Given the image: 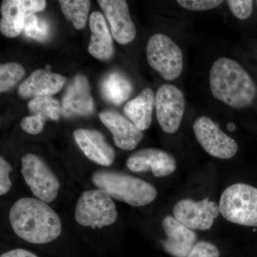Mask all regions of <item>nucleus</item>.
<instances>
[{
	"instance_id": "nucleus-1",
	"label": "nucleus",
	"mask_w": 257,
	"mask_h": 257,
	"mask_svg": "<svg viewBox=\"0 0 257 257\" xmlns=\"http://www.w3.org/2000/svg\"><path fill=\"white\" fill-rule=\"evenodd\" d=\"M9 219L15 234L28 242L50 243L62 233L60 216L47 203L37 198L18 199L10 209Z\"/></svg>"
},
{
	"instance_id": "nucleus-23",
	"label": "nucleus",
	"mask_w": 257,
	"mask_h": 257,
	"mask_svg": "<svg viewBox=\"0 0 257 257\" xmlns=\"http://www.w3.org/2000/svg\"><path fill=\"white\" fill-rule=\"evenodd\" d=\"M28 109L32 115L40 114L47 120L57 121L62 114V105L52 96H39L29 101Z\"/></svg>"
},
{
	"instance_id": "nucleus-12",
	"label": "nucleus",
	"mask_w": 257,
	"mask_h": 257,
	"mask_svg": "<svg viewBox=\"0 0 257 257\" xmlns=\"http://www.w3.org/2000/svg\"><path fill=\"white\" fill-rule=\"evenodd\" d=\"M126 167L133 172H151L155 177H165L175 172L177 162L168 152L147 148L132 154L126 160Z\"/></svg>"
},
{
	"instance_id": "nucleus-29",
	"label": "nucleus",
	"mask_w": 257,
	"mask_h": 257,
	"mask_svg": "<svg viewBox=\"0 0 257 257\" xmlns=\"http://www.w3.org/2000/svg\"><path fill=\"white\" fill-rule=\"evenodd\" d=\"M220 252L215 245L207 241H198L188 257H219Z\"/></svg>"
},
{
	"instance_id": "nucleus-5",
	"label": "nucleus",
	"mask_w": 257,
	"mask_h": 257,
	"mask_svg": "<svg viewBox=\"0 0 257 257\" xmlns=\"http://www.w3.org/2000/svg\"><path fill=\"white\" fill-rule=\"evenodd\" d=\"M74 216L81 226L101 229L114 224L118 214L112 198L104 190L97 189L81 194L76 204Z\"/></svg>"
},
{
	"instance_id": "nucleus-26",
	"label": "nucleus",
	"mask_w": 257,
	"mask_h": 257,
	"mask_svg": "<svg viewBox=\"0 0 257 257\" xmlns=\"http://www.w3.org/2000/svg\"><path fill=\"white\" fill-rule=\"evenodd\" d=\"M226 3L231 13L239 20H246L252 14L253 1L251 0H228Z\"/></svg>"
},
{
	"instance_id": "nucleus-27",
	"label": "nucleus",
	"mask_w": 257,
	"mask_h": 257,
	"mask_svg": "<svg viewBox=\"0 0 257 257\" xmlns=\"http://www.w3.org/2000/svg\"><path fill=\"white\" fill-rule=\"evenodd\" d=\"M184 9L190 11H205L214 9L223 3L221 0H178L177 1Z\"/></svg>"
},
{
	"instance_id": "nucleus-15",
	"label": "nucleus",
	"mask_w": 257,
	"mask_h": 257,
	"mask_svg": "<svg viewBox=\"0 0 257 257\" xmlns=\"http://www.w3.org/2000/svg\"><path fill=\"white\" fill-rule=\"evenodd\" d=\"M94 101L91 95L89 81L85 76H76L67 87L62 102L64 117L89 116L94 111Z\"/></svg>"
},
{
	"instance_id": "nucleus-8",
	"label": "nucleus",
	"mask_w": 257,
	"mask_h": 257,
	"mask_svg": "<svg viewBox=\"0 0 257 257\" xmlns=\"http://www.w3.org/2000/svg\"><path fill=\"white\" fill-rule=\"evenodd\" d=\"M193 130L198 143L211 156L228 160L238 151L236 142L207 116L198 117L193 124Z\"/></svg>"
},
{
	"instance_id": "nucleus-10",
	"label": "nucleus",
	"mask_w": 257,
	"mask_h": 257,
	"mask_svg": "<svg viewBox=\"0 0 257 257\" xmlns=\"http://www.w3.org/2000/svg\"><path fill=\"white\" fill-rule=\"evenodd\" d=\"M219 213V204L208 198L198 202L191 199H181L173 208L176 219L192 230L210 229Z\"/></svg>"
},
{
	"instance_id": "nucleus-28",
	"label": "nucleus",
	"mask_w": 257,
	"mask_h": 257,
	"mask_svg": "<svg viewBox=\"0 0 257 257\" xmlns=\"http://www.w3.org/2000/svg\"><path fill=\"white\" fill-rule=\"evenodd\" d=\"M47 120L40 114L31 115L24 118L20 123L24 131L30 135H37L42 133Z\"/></svg>"
},
{
	"instance_id": "nucleus-20",
	"label": "nucleus",
	"mask_w": 257,
	"mask_h": 257,
	"mask_svg": "<svg viewBox=\"0 0 257 257\" xmlns=\"http://www.w3.org/2000/svg\"><path fill=\"white\" fill-rule=\"evenodd\" d=\"M155 105V96L150 88L143 89L135 99L124 106V112L140 131L148 130L151 126L152 113Z\"/></svg>"
},
{
	"instance_id": "nucleus-31",
	"label": "nucleus",
	"mask_w": 257,
	"mask_h": 257,
	"mask_svg": "<svg viewBox=\"0 0 257 257\" xmlns=\"http://www.w3.org/2000/svg\"><path fill=\"white\" fill-rule=\"evenodd\" d=\"M0 257H38L35 253L23 248L10 250L1 255Z\"/></svg>"
},
{
	"instance_id": "nucleus-18",
	"label": "nucleus",
	"mask_w": 257,
	"mask_h": 257,
	"mask_svg": "<svg viewBox=\"0 0 257 257\" xmlns=\"http://www.w3.org/2000/svg\"><path fill=\"white\" fill-rule=\"evenodd\" d=\"M65 82V77L60 74L47 69H37L20 84L19 95L23 99L51 96L60 92Z\"/></svg>"
},
{
	"instance_id": "nucleus-16",
	"label": "nucleus",
	"mask_w": 257,
	"mask_h": 257,
	"mask_svg": "<svg viewBox=\"0 0 257 257\" xmlns=\"http://www.w3.org/2000/svg\"><path fill=\"white\" fill-rule=\"evenodd\" d=\"M73 135L76 143L89 160L104 167L112 165L115 152L102 134L95 130L77 128Z\"/></svg>"
},
{
	"instance_id": "nucleus-14",
	"label": "nucleus",
	"mask_w": 257,
	"mask_h": 257,
	"mask_svg": "<svg viewBox=\"0 0 257 257\" xmlns=\"http://www.w3.org/2000/svg\"><path fill=\"white\" fill-rule=\"evenodd\" d=\"M166 239L162 241L164 250L173 257H188L197 243V234L184 226L174 216H166L162 222Z\"/></svg>"
},
{
	"instance_id": "nucleus-13",
	"label": "nucleus",
	"mask_w": 257,
	"mask_h": 257,
	"mask_svg": "<svg viewBox=\"0 0 257 257\" xmlns=\"http://www.w3.org/2000/svg\"><path fill=\"white\" fill-rule=\"evenodd\" d=\"M98 3L110 24L114 40L121 45L133 42L137 32L130 16L127 3L124 0H99Z\"/></svg>"
},
{
	"instance_id": "nucleus-30",
	"label": "nucleus",
	"mask_w": 257,
	"mask_h": 257,
	"mask_svg": "<svg viewBox=\"0 0 257 257\" xmlns=\"http://www.w3.org/2000/svg\"><path fill=\"white\" fill-rule=\"evenodd\" d=\"M13 171V167L9 162L1 157L0 158V194L5 195L9 192L12 187L10 179V173Z\"/></svg>"
},
{
	"instance_id": "nucleus-25",
	"label": "nucleus",
	"mask_w": 257,
	"mask_h": 257,
	"mask_svg": "<svg viewBox=\"0 0 257 257\" xmlns=\"http://www.w3.org/2000/svg\"><path fill=\"white\" fill-rule=\"evenodd\" d=\"M23 32L27 37L42 42L48 38L50 28L45 20L32 15L25 20Z\"/></svg>"
},
{
	"instance_id": "nucleus-6",
	"label": "nucleus",
	"mask_w": 257,
	"mask_h": 257,
	"mask_svg": "<svg viewBox=\"0 0 257 257\" xmlns=\"http://www.w3.org/2000/svg\"><path fill=\"white\" fill-rule=\"evenodd\" d=\"M147 57L152 68L167 81L178 78L183 69V55L178 45L163 34H155L147 45Z\"/></svg>"
},
{
	"instance_id": "nucleus-2",
	"label": "nucleus",
	"mask_w": 257,
	"mask_h": 257,
	"mask_svg": "<svg viewBox=\"0 0 257 257\" xmlns=\"http://www.w3.org/2000/svg\"><path fill=\"white\" fill-rule=\"evenodd\" d=\"M211 92L215 99L234 108L249 106L256 98L253 79L241 64L231 59H218L209 74Z\"/></svg>"
},
{
	"instance_id": "nucleus-24",
	"label": "nucleus",
	"mask_w": 257,
	"mask_h": 257,
	"mask_svg": "<svg viewBox=\"0 0 257 257\" xmlns=\"http://www.w3.org/2000/svg\"><path fill=\"white\" fill-rule=\"evenodd\" d=\"M25 74L23 66L15 62L1 64L0 66V92L10 90L18 84Z\"/></svg>"
},
{
	"instance_id": "nucleus-11",
	"label": "nucleus",
	"mask_w": 257,
	"mask_h": 257,
	"mask_svg": "<svg viewBox=\"0 0 257 257\" xmlns=\"http://www.w3.org/2000/svg\"><path fill=\"white\" fill-rule=\"evenodd\" d=\"M45 0H4L1 5L0 31L5 37L14 38L23 31L26 18L43 11Z\"/></svg>"
},
{
	"instance_id": "nucleus-9",
	"label": "nucleus",
	"mask_w": 257,
	"mask_h": 257,
	"mask_svg": "<svg viewBox=\"0 0 257 257\" xmlns=\"http://www.w3.org/2000/svg\"><path fill=\"white\" fill-rule=\"evenodd\" d=\"M157 121L166 133L174 134L179 130L185 110L183 92L172 84L161 86L155 96Z\"/></svg>"
},
{
	"instance_id": "nucleus-19",
	"label": "nucleus",
	"mask_w": 257,
	"mask_h": 257,
	"mask_svg": "<svg viewBox=\"0 0 257 257\" xmlns=\"http://www.w3.org/2000/svg\"><path fill=\"white\" fill-rule=\"evenodd\" d=\"M89 27L92 31L88 52L99 60H109L114 54L112 37L105 18L98 12L92 13L89 18Z\"/></svg>"
},
{
	"instance_id": "nucleus-17",
	"label": "nucleus",
	"mask_w": 257,
	"mask_h": 257,
	"mask_svg": "<svg viewBox=\"0 0 257 257\" xmlns=\"http://www.w3.org/2000/svg\"><path fill=\"white\" fill-rule=\"evenodd\" d=\"M99 119L112 134L116 147L125 151L135 150L143 140V134L136 125L115 111L105 110L99 114Z\"/></svg>"
},
{
	"instance_id": "nucleus-3",
	"label": "nucleus",
	"mask_w": 257,
	"mask_h": 257,
	"mask_svg": "<svg viewBox=\"0 0 257 257\" xmlns=\"http://www.w3.org/2000/svg\"><path fill=\"white\" fill-rule=\"evenodd\" d=\"M92 181L98 189L104 190L112 199L133 207H144L157 198V191L143 179L113 171H97Z\"/></svg>"
},
{
	"instance_id": "nucleus-21",
	"label": "nucleus",
	"mask_w": 257,
	"mask_h": 257,
	"mask_svg": "<svg viewBox=\"0 0 257 257\" xmlns=\"http://www.w3.org/2000/svg\"><path fill=\"white\" fill-rule=\"evenodd\" d=\"M133 91L131 82L121 72H111L101 82V92L103 97L116 105L127 100Z\"/></svg>"
},
{
	"instance_id": "nucleus-7",
	"label": "nucleus",
	"mask_w": 257,
	"mask_h": 257,
	"mask_svg": "<svg viewBox=\"0 0 257 257\" xmlns=\"http://www.w3.org/2000/svg\"><path fill=\"white\" fill-rule=\"evenodd\" d=\"M21 163L22 175L34 195L47 204L55 200L60 184L46 162L36 155L28 153L22 157Z\"/></svg>"
},
{
	"instance_id": "nucleus-22",
	"label": "nucleus",
	"mask_w": 257,
	"mask_h": 257,
	"mask_svg": "<svg viewBox=\"0 0 257 257\" xmlns=\"http://www.w3.org/2000/svg\"><path fill=\"white\" fill-rule=\"evenodd\" d=\"M88 0H61L60 4L65 18L72 21L74 28L82 30L85 26L90 8Z\"/></svg>"
},
{
	"instance_id": "nucleus-4",
	"label": "nucleus",
	"mask_w": 257,
	"mask_h": 257,
	"mask_svg": "<svg viewBox=\"0 0 257 257\" xmlns=\"http://www.w3.org/2000/svg\"><path fill=\"white\" fill-rule=\"evenodd\" d=\"M219 211L226 220L257 227V188L236 183L225 189L219 199Z\"/></svg>"
},
{
	"instance_id": "nucleus-32",
	"label": "nucleus",
	"mask_w": 257,
	"mask_h": 257,
	"mask_svg": "<svg viewBox=\"0 0 257 257\" xmlns=\"http://www.w3.org/2000/svg\"><path fill=\"white\" fill-rule=\"evenodd\" d=\"M227 128L229 132H234L235 128H236V126H235L234 123H229V124L227 125Z\"/></svg>"
}]
</instances>
